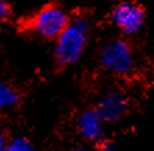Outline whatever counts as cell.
Wrapping results in <instances>:
<instances>
[{
	"label": "cell",
	"instance_id": "6da1fadb",
	"mask_svg": "<svg viewBox=\"0 0 154 151\" xmlns=\"http://www.w3.org/2000/svg\"><path fill=\"white\" fill-rule=\"evenodd\" d=\"M90 36V21L85 14L71 17L68 25L54 39V62L58 68H68L79 61Z\"/></svg>",
	"mask_w": 154,
	"mask_h": 151
},
{
	"label": "cell",
	"instance_id": "30bf717a",
	"mask_svg": "<svg viewBox=\"0 0 154 151\" xmlns=\"http://www.w3.org/2000/svg\"><path fill=\"white\" fill-rule=\"evenodd\" d=\"M97 144H99V148H100V151H115V147H114V143H111V141H107V140H99L97 141Z\"/></svg>",
	"mask_w": 154,
	"mask_h": 151
},
{
	"label": "cell",
	"instance_id": "3957f363",
	"mask_svg": "<svg viewBox=\"0 0 154 151\" xmlns=\"http://www.w3.org/2000/svg\"><path fill=\"white\" fill-rule=\"evenodd\" d=\"M99 62L104 71L114 75H128L135 68V51L132 44L122 38L106 42L99 53Z\"/></svg>",
	"mask_w": 154,
	"mask_h": 151
},
{
	"label": "cell",
	"instance_id": "ba28073f",
	"mask_svg": "<svg viewBox=\"0 0 154 151\" xmlns=\"http://www.w3.org/2000/svg\"><path fill=\"white\" fill-rule=\"evenodd\" d=\"M6 151H38L32 141H29L26 137H17L7 141Z\"/></svg>",
	"mask_w": 154,
	"mask_h": 151
},
{
	"label": "cell",
	"instance_id": "8fae6325",
	"mask_svg": "<svg viewBox=\"0 0 154 151\" xmlns=\"http://www.w3.org/2000/svg\"><path fill=\"white\" fill-rule=\"evenodd\" d=\"M6 146H7V140H6L3 132L0 130V151H6Z\"/></svg>",
	"mask_w": 154,
	"mask_h": 151
},
{
	"label": "cell",
	"instance_id": "8992f818",
	"mask_svg": "<svg viewBox=\"0 0 154 151\" xmlns=\"http://www.w3.org/2000/svg\"><path fill=\"white\" fill-rule=\"evenodd\" d=\"M103 123L104 121L96 108H89L78 116L76 128L83 139L97 143L103 136Z\"/></svg>",
	"mask_w": 154,
	"mask_h": 151
},
{
	"label": "cell",
	"instance_id": "9c48e42d",
	"mask_svg": "<svg viewBox=\"0 0 154 151\" xmlns=\"http://www.w3.org/2000/svg\"><path fill=\"white\" fill-rule=\"evenodd\" d=\"M11 15H13V8L8 0H0V21H7Z\"/></svg>",
	"mask_w": 154,
	"mask_h": 151
},
{
	"label": "cell",
	"instance_id": "7a4b0ae2",
	"mask_svg": "<svg viewBox=\"0 0 154 151\" xmlns=\"http://www.w3.org/2000/svg\"><path fill=\"white\" fill-rule=\"evenodd\" d=\"M71 15L57 3H47L25 22L26 28L42 39L54 40L68 25Z\"/></svg>",
	"mask_w": 154,
	"mask_h": 151
},
{
	"label": "cell",
	"instance_id": "277c9868",
	"mask_svg": "<svg viewBox=\"0 0 154 151\" xmlns=\"http://www.w3.org/2000/svg\"><path fill=\"white\" fill-rule=\"evenodd\" d=\"M110 20L124 35H135L146 22V8L136 2H121L111 8Z\"/></svg>",
	"mask_w": 154,
	"mask_h": 151
},
{
	"label": "cell",
	"instance_id": "7c38bea8",
	"mask_svg": "<svg viewBox=\"0 0 154 151\" xmlns=\"http://www.w3.org/2000/svg\"><path fill=\"white\" fill-rule=\"evenodd\" d=\"M74 151H88V150L83 147H76V148H74Z\"/></svg>",
	"mask_w": 154,
	"mask_h": 151
},
{
	"label": "cell",
	"instance_id": "5b68a950",
	"mask_svg": "<svg viewBox=\"0 0 154 151\" xmlns=\"http://www.w3.org/2000/svg\"><path fill=\"white\" fill-rule=\"evenodd\" d=\"M104 122H117L128 114V98L117 90L104 93L94 107Z\"/></svg>",
	"mask_w": 154,
	"mask_h": 151
},
{
	"label": "cell",
	"instance_id": "52a82bcc",
	"mask_svg": "<svg viewBox=\"0 0 154 151\" xmlns=\"http://www.w3.org/2000/svg\"><path fill=\"white\" fill-rule=\"evenodd\" d=\"M21 93L11 83L0 80V111L14 108L21 103Z\"/></svg>",
	"mask_w": 154,
	"mask_h": 151
}]
</instances>
